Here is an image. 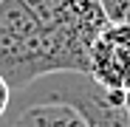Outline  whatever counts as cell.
Masks as SVG:
<instances>
[{
	"label": "cell",
	"mask_w": 130,
	"mask_h": 127,
	"mask_svg": "<svg viewBox=\"0 0 130 127\" xmlns=\"http://www.w3.org/2000/svg\"><path fill=\"white\" fill-rule=\"evenodd\" d=\"M45 31L57 74H88L91 48L107 28L99 0H23Z\"/></svg>",
	"instance_id": "cell-1"
},
{
	"label": "cell",
	"mask_w": 130,
	"mask_h": 127,
	"mask_svg": "<svg viewBox=\"0 0 130 127\" xmlns=\"http://www.w3.org/2000/svg\"><path fill=\"white\" fill-rule=\"evenodd\" d=\"M0 127H91L71 88V74H48L11 90Z\"/></svg>",
	"instance_id": "cell-2"
},
{
	"label": "cell",
	"mask_w": 130,
	"mask_h": 127,
	"mask_svg": "<svg viewBox=\"0 0 130 127\" xmlns=\"http://www.w3.org/2000/svg\"><path fill=\"white\" fill-rule=\"evenodd\" d=\"M88 76L105 90L124 93L130 88V26H107L96 37Z\"/></svg>",
	"instance_id": "cell-3"
},
{
	"label": "cell",
	"mask_w": 130,
	"mask_h": 127,
	"mask_svg": "<svg viewBox=\"0 0 130 127\" xmlns=\"http://www.w3.org/2000/svg\"><path fill=\"white\" fill-rule=\"evenodd\" d=\"M71 88L91 127H130V119L122 107L124 93L105 90L88 74H71Z\"/></svg>",
	"instance_id": "cell-4"
},
{
	"label": "cell",
	"mask_w": 130,
	"mask_h": 127,
	"mask_svg": "<svg viewBox=\"0 0 130 127\" xmlns=\"http://www.w3.org/2000/svg\"><path fill=\"white\" fill-rule=\"evenodd\" d=\"M107 26H130V0H99Z\"/></svg>",
	"instance_id": "cell-5"
},
{
	"label": "cell",
	"mask_w": 130,
	"mask_h": 127,
	"mask_svg": "<svg viewBox=\"0 0 130 127\" xmlns=\"http://www.w3.org/2000/svg\"><path fill=\"white\" fill-rule=\"evenodd\" d=\"M9 102H11V85L0 76V119L6 116V110H9Z\"/></svg>",
	"instance_id": "cell-6"
},
{
	"label": "cell",
	"mask_w": 130,
	"mask_h": 127,
	"mask_svg": "<svg viewBox=\"0 0 130 127\" xmlns=\"http://www.w3.org/2000/svg\"><path fill=\"white\" fill-rule=\"evenodd\" d=\"M122 107H124V113H127V119H130V88L124 90V102H122Z\"/></svg>",
	"instance_id": "cell-7"
}]
</instances>
